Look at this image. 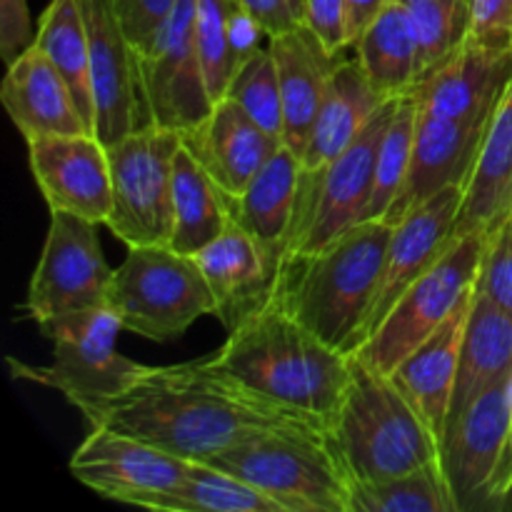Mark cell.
Listing matches in <instances>:
<instances>
[{
  "label": "cell",
  "mask_w": 512,
  "mask_h": 512,
  "mask_svg": "<svg viewBox=\"0 0 512 512\" xmlns=\"http://www.w3.org/2000/svg\"><path fill=\"white\" fill-rule=\"evenodd\" d=\"M70 405L90 428L130 435L190 463H208L270 428L325 425L265 398L213 358L163 368L145 365L118 393L70 400Z\"/></svg>",
  "instance_id": "obj_1"
},
{
  "label": "cell",
  "mask_w": 512,
  "mask_h": 512,
  "mask_svg": "<svg viewBox=\"0 0 512 512\" xmlns=\"http://www.w3.org/2000/svg\"><path fill=\"white\" fill-rule=\"evenodd\" d=\"M213 360L265 398L328 428L350 383V355L320 340L275 295L228 330Z\"/></svg>",
  "instance_id": "obj_2"
},
{
  "label": "cell",
  "mask_w": 512,
  "mask_h": 512,
  "mask_svg": "<svg viewBox=\"0 0 512 512\" xmlns=\"http://www.w3.org/2000/svg\"><path fill=\"white\" fill-rule=\"evenodd\" d=\"M393 225L363 220L313 255L283 263L273 295L320 340L353 355L378 295Z\"/></svg>",
  "instance_id": "obj_3"
},
{
  "label": "cell",
  "mask_w": 512,
  "mask_h": 512,
  "mask_svg": "<svg viewBox=\"0 0 512 512\" xmlns=\"http://www.w3.org/2000/svg\"><path fill=\"white\" fill-rule=\"evenodd\" d=\"M353 480H383L440 458V440L388 373L350 355V383L330 425Z\"/></svg>",
  "instance_id": "obj_4"
},
{
  "label": "cell",
  "mask_w": 512,
  "mask_h": 512,
  "mask_svg": "<svg viewBox=\"0 0 512 512\" xmlns=\"http://www.w3.org/2000/svg\"><path fill=\"white\" fill-rule=\"evenodd\" d=\"M283 505L285 512H350L353 475L325 425H283L208 460Z\"/></svg>",
  "instance_id": "obj_5"
},
{
  "label": "cell",
  "mask_w": 512,
  "mask_h": 512,
  "mask_svg": "<svg viewBox=\"0 0 512 512\" xmlns=\"http://www.w3.org/2000/svg\"><path fill=\"white\" fill-rule=\"evenodd\" d=\"M110 308L125 333L153 343L180 338L195 320L215 315V295L193 255L170 245H135L115 268Z\"/></svg>",
  "instance_id": "obj_6"
},
{
  "label": "cell",
  "mask_w": 512,
  "mask_h": 512,
  "mask_svg": "<svg viewBox=\"0 0 512 512\" xmlns=\"http://www.w3.org/2000/svg\"><path fill=\"white\" fill-rule=\"evenodd\" d=\"M455 510L505 508L512 495V375L473 400L440 438Z\"/></svg>",
  "instance_id": "obj_7"
},
{
  "label": "cell",
  "mask_w": 512,
  "mask_h": 512,
  "mask_svg": "<svg viewBox=\"0 0 512 512\" xmlns=\"http://www.w3.org/2000/svg\"><path fill=\"white\" fill-rule=\"evenodd\" d=\"M490 233L493 230L460 235L440 255L438 263L400 295L383 323L353 355H358L363 363L373 365L380 373H393L473 293Z\"/></svg>",
  "instance_id": "obj_8"
},
{
  "label": "cell",
  "mask_w": 512,
  "mask_h": 512,
  "mask_svg": "<svg viewBox=\"0 0 512 512\" xmlns=\"http://www.w3.org/2000/svg\"><path fill=\"white\" fill-rule=\"evenodd\" d=\"M183 145L175 130L145 125L110 145L113 210L108 228L128 248L170 245L173 165Z\"/></svg>",
  "instance_id": "obj_9"
},
{
  "label": "cell",
  "mask_w": 512,
  "mask_h": 512,
  "mask_svg": "<svg viewBox=\"0 0 512 512\" xmlns=\"http://www.w3.org/2000/svg\"><path fill=\"white\" fill-rule=\"evenodd\" d=\"M53 343V363L45 368L10 360L13 378L45 385L65 398H98L123 390L145 365L118 353L123 320L110 305L60 315L40 325Z\"/></svg>",
  "instance_id": "obj_10"
},
{
  "label": "cell",
  "mask_w": 512,
  "mask_h": 512,
  "mask_svg": "<svg viewBox=\"0 0 512 512\" xmlns=\"http://www.w3.org/2000/svg\"><path fill=\"white\" fill-rule=\"evenodd\" d=\"M398 98L388 100L363 128V133L325 165L315 178H300L298 215L285 260L313 255L335 238L363 223L375 185V160Z\"/></svg>",
  "instance_id": "obj_11"
},
{
  "label": "cell",
  "mask_w": 512,
  "mask_h": 512,
  "mask_svg": "<svg viewBox=\"0 0 512 512\" xmlns=\"http://www.w3.org/2000/svg\"><path fill=\"white\" fill-rule=\"evenodd\" d=\"M145 125L188 133L213 108L195 48V0H178L145 48L135 50Z\"/></svg>",
  "instance_id": "obj_12"
},
{
  "label": "cell",
  "mask_w": 512,
  "mask_h": 512,
  "mask_svg": "<svg viewBox=\"0 0 512 512\" xmlns=\"http://www.w3.org/2000/svg\"><path fill=\"white\" fill-rule=\"evenodd\" d=\"M113 273L98 238V223L70 213H50L23 310L43 325L60 315L108 305Z\"/></svg>",
  "instance_id": "obj_13"
},
{
  "label": "cell",
  "mask_w": 512,
  "mask_h": 512,
  "mask_svg": "<svg viewBox=\"0 0 512 512\" xmlns=\"http://www.w3.org/2000/svg\"><path fill=\"white\" fill-rule=\"evenodd\" d=\"M28 163L50 213H70L105 225L113 210L108 145L95 133L25 140Z\"/></svg>",
  "instance_id": "obj_14"
},
{
  "label": "cell",
  "mask_w": 512,
  "mask_h": 512,
  "mask_svg": "<svg viewBox=\"0 0 512 512\" xmlns=\"http://www.w3.org/2000/svg\"><path fill=\"white\" fill-rule=\"evenodd\" d=\"M188 468L190 460L105 428H93L70 458V473L78 483L100 498L133 508L175 488Z\"/></svg>",
  "instance_id": "obj_15"
},
{
  "label": "cell",
  "mask_w": 512,
  "mask_h": 512,
  "mask_svg": "<svg viewBox=\"0 0 512 512\" xmlns=\"http://www.w3.org/2000/svg\"><path fill=\"white\" fill-rule=\"evenodd\" d=\"M78 5L88 33L95 135L110 148L133 130L145 128L135 48L120 25L113 0H78Z\"/></svg>",
  "instance_id": "obj_16"
},
{
  "label": "cell",
  "mask_w": 512,
  "mask_h": 512,
  "mask_svg": "<svg viewBox=\"0 0 512 512\" xmlns=\"http://www.w3.org/2000/svg\"><path fill=\"white\" fill-rule=\"evenodd\" d=\"M465 185H450L440 190L423 205L410 210L400 223L393 225L388 255H385L383 278H380L378 295L370 308L368 323H365L363 340L375 333L385 315L390 313L400 295L415 283L423 273H428L440 255L458 240L455 225H458L460 205H463Z\"/></svg>",
  "instance_id": "obj_17"
},
{
  "label": "cell",
  "mask_w": 512,
  "mask_h": 512,
  "mask_svg": "<svg viewBox=\"0 0 512 512\" xmlns=\"http://www.w3.org/2000/svg\"><path fill=\"white\" fill-rule=\"evenodd\" d=\"M490 118H440L418 108L408 175L385 215V223H400L410 210L423 205L440 190L468 183Z\"/></svg>",
  "instance_id": "obj_18"
},
{
  "label": "cell",
  "mask_w": 512,
  "mask_h": 512,
  "mask_svg": "<svg viewBox=\"0 0 512 512\" xmlns=\"http://www.w3.org/2000/svg\"><path fill=\"white\" fill-rule=\"evenodd\" d=\"M215 295V318L233 328L273 295L283 258L255 240L238 220L193 255Z\"/></svg>",
  "instance_id": "obj_19"
},
{
  "label": "cell",
  "mask_w": 512,
  "mask_h": 512,
  "mask_svg": "<svg viewBox=\"0 0 512 512\" xmlns=\"http://www.w3.org/2000/svg\"><path fill=\"white\" fill-rule=\"evenodd\" d=\"M512 83V50L465 43L433 73L420 78L410 95L420 110L440 118H490Z\"/></svg>",
  "instance_id": "obj_20"
},
{
  "label": "cell",
  "mask_w": 512,
  "mask_h": 512,
  "mask_svg": "<svg viewBox=\"0 0 512 512\" xmlns=\"http://www.w3.org/2000/svg\"><path fill=\"white\" fill-rule=\"evenodd\" d=\"M183 145L230 198H238L283 143L265 133L235 100L223 98L183 133Z\"/></svg>",
  "instance_id": "obj_21"
},
{
  "label": "cell",
  "mask_w": 512,
  "mask_h": 512,
  "mask_svg": "<svg viewBox=\"0 0 512 512\" xmlns=\"http://www.w3.org/2000/svg\"><path fill=\"white\" fill-rule=\"evenodd\" d=\"M0 100L25 140L93 133L75 103L70 85L38 45L25 48L8 65L0 85Z\"/></svg>",
  "instance_id": "obj_22"
},
{
  "label": "cell",
  "mask_w": 512,
  "mask_h": 512,
  "mask_svg": "<svg viewBox=\"0 0 512 512\" xmlns=\"http://www.w3.org/2000/svg\"><path fill=\"white\" fill-rule=\"evenodd\" d=\"M268 48L278 68L283 95V145L303 158L333 70L343 58L330 53L308 25L273 35Z\"/></svg>",
  "instance_id": "obj_23"
},
{
  "label": "cell",
  "mask_w": 512,
  "mask_h": 512,
  "mask_svg": "<svg viewBox=\"0 0 512 512\" xmlns=\"http://www.w3.org/2000/svg\"><path fill=\"white\" fill-rule=\"evenodd\" d=\"M473 293L458 305L453 315L423 340L398 368L390 373L405 398L415 405L425 423L433 428L438 440L443 438L448 425L450 403H453L455 378H458L460 350H463L465 328H468Z\"/></svg>",
  "instance_id": "obj_24"
},
{
  "label": "cell",
  "mask_w": 512,
  "mask_h": 512,
  "mask_svg": "<svg viewBox=\"0 0 512 512\" xmlns=\"http://www.w3.org/2000/svg\"><path fill=\"white\" fill-rule=\"evenodd\" d=\"M385 103L388 98L375 90L358 58L340 60L325 90L313 130H310L308 148L300 158L303 178H315L325 165L333 163L363 133L365 125Z\"/></svg>",
  "instance_id": "obj_25"
},
{
  "label": "cell",
  "mask_w": 512,
  "mask_h": 512,
  "mask_svg": "<svg viewBox=\"0 0 512 512\" xmlns=\"http://www.w3.org/2000/svg\"><path fill=\"white\" fill-rule=\"evenodd\" d=\"M512 213V83L490 118L463 190L455 235L495 230Z\"/></svg>",
  "instance_id": "obj_26"
},
{
  "label": "cell",
  "mask_w": 512,
  "mask_h": 512,
  "mask_svg": "<svg viewBox=\"0 0 512 512\" xmlns=\"http://www.w3.org/2000/svg\"><path fill=\"white\" fill-rule=\"evenodd\" d=\"M300 178V158L280 145L273 158L255 173L248 188L233 198V218L265 248L278 253L283 263L298 215Z\"/></svg>",
  "instance_id": "obj_27"
},
{
  "label": "cell",
  "mask_w": 512,
  "mask_h": 512,
  "mask_svg": "<svg viewBox=\"0 0 512 512\" xmlns=\"http://www.w3.org/2000/svg\"><path fill=\"white\" fill-rule=\"evenodd\" d=\"M508 375H512V315L475 288L463 350H460L448 425L478 395H483L485 390L493 388Z\"/></svg>",
  "instance_id": "obj_28"
},
{
  "label": "cell",
  "mask_w": 512,
  "mask_h": 512,
  "mask_svg": "<svg viewBox=\"0 0 512 512\" xmlns=\"http://www.w3.org/2000/svg\"><path fill=\"white\" fill-rule=\"evenodd\" d=\"M233 223V198L180 145L173 165V233L170 248L195 255Z\"/></svg>",
  "instance_id": "obj_29"
},
{
  "label": "cell",
  "mask_w": 512,
  "mask_h": 512,
  "mask_svg": "<svg viewBox=\"0 0 512 512\" xmlns=\"http://www.w3.org/2000/svg\"><path fill=\"white\" fill-rule=\"evenodd\" d=\"M355 58L383 98H403L418 83V50L408 5L393 0L355 43Z\"/></svg>",
  "instance_id": "obj_30"
},
{
  "label": "cell",
  "mask_w": 512,
  "mask_h": 512,
  "mask_svg": "<svg viewBox=\"0 0 512 512\" xmlns=\"http://www.w3.org/2000/svg\"><path fill=\"white\" fill-rule=\"evenodd\" d=\"M145 510L158 512H285L255 485L210 463H190L175 488L145 500Z\"/></svg>",
  "instance_id": "obj_31"
},
{
  "label": "cell",
  "mask_w": 512,
  "mask_h": 512,
  "mask_svg": "<svg viewBox=\"0 0 512 512\" xmlns=\"http://www.w3.org/2000/svg\"><path fill=\"white\" fill-rule=\"evenodd\" d=\"M70 85L80 113L95 133L93 78H90V50L85 20L78 0H50L40 15L35 43Z\"/></svg>",
  "instance_id": "obj_32"
},
{
  "label": "cell",
  "mask_w": 512,
  "mask_h": 512,
  "mask_svg": "<svg viewBox=\"0 0 512 512\" xmlns=\"http://www.w3.org/2000/svg\"><path fill=\"white\" fill-rule=\"evenodd\" d=\"M350 512H458L440 458L383 480H353Z\"/></svg>",
  "instance_id": "obj_33"
},
{
  "label": "cell",
  "mask_w": 512,
  "mask_h": 512,
  "mask_svg": "<svg viewBox=\"0 0 512 512\" xmlns=\"http://www.w3.org/2000/svg\"><path fill=\"white\" fill-rule=\"evenodd\" d=\"M418 50V80L460 50L470 30V0H418L408 5Z\"/></svg>",
  "instance_id": "obj_34"
},
{
  "label": "cell",
  "mask_w": 512,
  "mask_h": 512,
  "mask_svg": "<svg viewBox=\"0 0 512 512\" xmlns=\"http://www.w3.org/2000/svg\"><path fill=\"white\" fill-rule=\"evenodd\" d=\"M415 118H418V103H415L413 95L408 93L398 98L393 118H390L383 140H380L378 160H375L373 198H370L365 220H385L395 195L403 188L410 153H413Z\"/></svg>",
  "instance_id": "obj_35"
},
{
  "label": "cell",
  "mask_w": 512,
  "mask_h": 512,
  "mask_svg": "<svg viewBox=\"0 0 512 512\" xmlns=\"http://www.w3.org/2000/svg\"><path fill=\"white\" fill-rule=\"evenodd\" d=\"M225 98L235 100L265 133L283 143V95H280L278 68L270 48L258 50L235 70Z\"/></svg>",
  "instance_id": "obj_36"
},
{
  "label": "cell",
  "mask_w": 512,
  "mask_h": 512,
  "mask_svg": "<svg viewBox=\"0 0 512 512\" xmlns=\"http://www.w3.org/2000/svg\"><path fill=\"white\" fill-rule=\"evenodd\" d=\"M228 13L230 0H195V48L213 103L225 98L235 75L228 40Z\"/></svg>",
  "instance_id": "obj_37"
},
{
  "label": "cell",
  "mask_w": 512,
  "mask_h": 512,
  "mask_svg": "<svg viewBox=\"0 0 512 512\" xmlns=\"http://www.w3.org/2000/svg\"><path fill=\"white\" fill-rule=\"evenodd\" d=\"M475 288L512 315V213L490 233Z\"/></svg>",
  "instance_id": "obj_38"
},
{
  "label": "cell",
  "mask_w": 512,
  "mask_h": 512,
  "mask_svg": "<svg viewBox=\"0 0 512 512\" xmlns=\"http://www.w3.org/2000/svg\"><path fill=\"white\" fill-rule=\"evenodd\" d=\"M465 43L488 50H512V0H470Z\"/></svg>",
  "instance_id": "obj_39"
},
{
  "label": "cell",
  "mask_w": 512,
  "mask_h": 512,
  "mask_svg": "<svg viewBox=\"0 0 512 512\" xmlns=\"http://www.w3.org/2000/svg\"><path fill=\"white\" fill-rule=\"evenodd\" d=\"M178 0H113L120 25L135 50L145 48L155 38Z\"/></svg>",
  "instance_id": "obj_40"
},
{
  "label": "cell",
  "mask_w": 512,
  "mask_h": 512,
  "mask_svg": "<svg viewBox=\"0 0 512 512\" xmlns=\"http://www.w3.org/2000/svg\"><path fill=\"white\" fill-rule=\"evenodd\" d=\"M305 25L320 38L330 53L340 55L348 43V10L345 0H308L305 3Z\"/></svg>",
  "instance_id": "obj_41"
},
{
  "label": "cell",
  "mask_w": 512,
  "mask_h": 512,
  "mask_svg": "<svg viewBox=\"0 0 512 512\" xmlns=\"http://www.w3.org/2000/svg\"><path fill=\"white\" fill-rule=\"evenodd\" d=\"M35 30L28 0H0V58L5 65L35 43Z\"/></svg>",
  "instance_id": "obj_42"
},
{
  "label": "cell",
  "mask_w": 512,
  "mask_h": 512,
  "mask_svg": "<svg viewBox=\"0 0 512 512\" xmlns=\"http://www.w3.org/2000/svg\"><path fill=\"white\" fill-rule=\"evenodd\" d=\"M228 40H230V53H233V68L238 70L245 60L253 58L258 50H263V40H270L265 33L263 25L248 13L240 0H230V13H228Z\"/></svg>",
  "instance_id": "obj_43"
},
{
  "label": "cell",
  "mask_w": 512,
  "mask_h": 512,
  "mask_svg": "<svg viewBox=\"0 0 512 512\" xmlns=\"http://www.w3.org/2000/svg\"><path fill=\"white\" fill-rule=\"evenodd\" d=\"M240 3L263 25L270 38L305 25V3L308 0H240Z\"/></svg>",
  "instance_id": "obj_44"
},
{
  "label": "cell",
  "mask_w": 512,
  "mask_h": 512,
  "mask_svg": "<svg viewBox=\"0 0 512 512\" xmlns=\"http://www.w3.org/2000/svg\"><path fill=\"white\" fill-rule=\"evenodd\" d=\"M393 0H345V10H348V43H358L360 35L368 30V25L383 13Z\"/></svg>",
  "instance_id": "obj_45"
},
{
  "label": "cell",
  "mask_w": 512,
  "mask_h": 512,
  "mask_svg": "<svg viewBox=\"0 0 512 512\" xmlns=\"http://www.w3.org/2000/svg\"><path fill=\"white\" fill-rule=\"evenodd\" d=\"M400 3H405V5H413V3H418V0H400Z\"/></svg>",
  "instance_id": "obj_46"
}]
</instances>
